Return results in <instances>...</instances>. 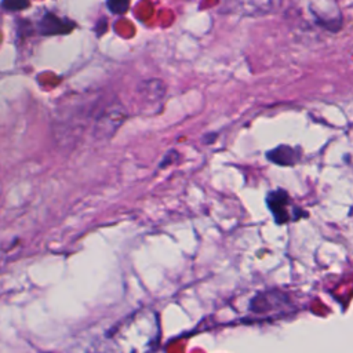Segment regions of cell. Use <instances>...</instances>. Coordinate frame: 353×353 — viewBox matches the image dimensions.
Here are the masks:
<instances>
[{
	"label": "cell",
	"instance_id": "7",
	"mask_svg": "<svg viewBox=\"0 0 353 353\" xmlns=\"http://www.w3.org/2000/svg\"><path fill=\"white\" fill-rule=\"evenodd\" d=\"M28 6H29V3L22 1V0H6V1L1 3V7L6 8L7 11H18V10H22Z\"/></svg>",
	"mask_w": 353,
	"mask_h": 353
},
{
	"label": "cell",
	"instance_id": "6",
	"mask_svg": "<svg viewBox=\"0 0 353 353\" xmlns=\"http://www.w3.org/2000/svg\"><path fill=\"white\" fill-rule=\"evenodd\" d=\"M108 8L110 10V12L113 14H123L127 11L128 8V1H124V0H110L106 3Z\"/></svg>",
	"mask_w": 353,
	"mask_h": 353
},
{
	"label": "cell",
	"instance_id": "3",
	"mask_svg": "<svg viewBox=\"0 0 353 353\" xmlns=\"http://www.w3.org/2000/svg\"><path fill=\"white\" fill-rule=\"evenodd\" d=\"M74 28L73 21L59 18L54 12L47 11L41 19L39 21V32L46 36H52V34H66Z\"/></svg>",
	"mask_w": 353,
	"mask_h": 353
},
{
	"label": "cell",
	"instance_id": "5",
	"mask_svg": "<svg viewBox=\"0 0 353 353\" xmlns=\"http://www.w3.org/2000/svg\"><path fill=\"white\" fill-rule=\"evenodd\" d=\"M138 91H139L141 97L145 101H148V102H159L164 97L165 85L163 84V81H160L157 79H152V80L142 81L139 84V87H138Z\"/></svg>",
	"mask_w": 353,
	"mask_h": 353
},
{
	"label": "cell",
	"instance_id": "1",
	"mask_svg": "<svg viewBox=\"0 0 353 353\" xmlns=\"http://www.w3.org/2000/svg\"><path fill=\"white\" fill-rule=\"evenodd\" d=\"M266 205L277 225L296 222L301 218L307 216V212L295 204L288 192L281 188L270 190L266 194Z\"/></svg>",
	"mask_w": 353,
	"mask_h": 353
},
{
	"label": "cell",
	"instance_id": "2",
	"mask_svg": "<svg viewBox=\"0 0 353 353\" xmlns=\"http://www.w3.org/2000/svg\"><path fill=\"white\" fill-rule=\"evenodd\" d=\"M127 117L125 109L120 103L106 106L95 120L94 137L99 141H106L114 135Z\"/></svg>",
	"mask_w": 353,
	"mask_h": 353
},
{
	"label": "cell",
	"instance_id": "4",
	"mask_svg": "<svg viewBox=\"0 0 353 353\" xmlns=\"http://www.w3.org/2000/svg\"><path fill=\"white\" fill-rule=\"evenodd\" d=\"M266 159L280 167H292L301 159V152L288 145H279L277 148L266 152Z\"/></svg>",
	"mask_w": 353,
	"mask_h": 353
}]
</instances>
